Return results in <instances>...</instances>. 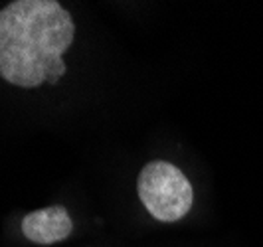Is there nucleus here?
Returning <instances> with one entry per match:
<instances>
[{
	"label": "nucleus",
	"mask_w": 263,
	"mask_h": 247,
	"mask_svg": "<svg viewBox=\"0 0 263 247\" xmlns=\"http://www.w3.org/2000/svg\"><path fill=\"white\" fill-rule=\"evenodd\" d=\"M76 22L58 0H14L0 10V78L22 89L55 85Z\"/></svg>",
	"instance_id": "obj_1"
},
{
	"label": "nucleus",
	"mask_w": 263,
	"mask_h": 247,
	"mask_svg": "<svg viewBox=\"0 0 263 247\" xmlns=\"http://www.w3.org/2000/svg\"><path fill=\"white\" fill-rule=\"evenodd\" d=\"M137 194L146 212L158 221L182 220L194 204V188L176 164L153 160L143 166L137 178Z\"/></svg>",
	"instance_id": "obj_2"
},
{
	"label": "nucleus",
	"mask_w": 263,
	"mask_h": 247,
	"mask_svg": "<svg viewBox=\"0 0 263 247\" xmlns=\"http://www.w3.org/2000/svg\"><path fill=\"white\" fill-rule=\"evenodd\" d=\"M73 232V220L64 206L34 210L22 220V234L36 245H53L67 239Z\"/></svg>",
	"instance_id": "obj_3"
}]
</instances>
